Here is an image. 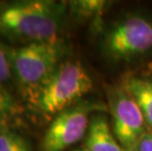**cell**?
Here are the masks:
<instances>
[{
	"label": "cell",
	"mask_w": 152,
	"mask_h": 151,
	"mask_svg": "<svg viewBox=\"0 0 152 151\" xmlns=\"http://www.w3.org/2000/svg\"><path fill=\"white\" fill-rule=\"evenodd\" d=\"M65 11V4L49 0L9 3L0 9V33L28 43L54 39Z\"/></svg>",
	"instance_id": "obj_1"
},
{
	"label": "cell",
	"mask_w": 152,
	"mask_h": 151,
	"mask_svg": "<svg viewBox=\"0 0 152 151\" xmlns=\"http://www.w3.org/2000/svg\"><path fill=\"white\" fill-rule=\"evenodd\" d=\"M92 86L91 78L80 62H61L49 78L35 90V106L42 114L55 117L80 103Z\"/></svg>",
	"instance_id": "obj_2"
},
{
	"label": "cell",
	"mask_w": 152,
	"mask_h": 151,
	"mask_svg": "<svg viewBox=\"0 0 152 151\" xmlns=\"http://www.w3.org/2000/svg\"><path fill=\"white\" fill-rule=\"evenodd\" d=\"M5 50L18 82L37 90L59 66L65 46L60 39L54 38Z\"/></svg>",
	"instance_id": "obj_3"
},
{
	"label": "cell",
	"mask_w": 152,
	"mask_h": 151,
	"mask_svg": "<svg viewBox=\"0 0 152 151\" xmlns=\"http://www.w3.org/2000/svg\"><path fill=\"white\" fill-rule=\"evenodd\" d=\"M112 60H130L152 47V23L140 16L129 17L110 30L103 41Z\"/></svg>",
	"instance_id": "obj_4"
},
{
	"label": "cell",
	"mask_w": 152,
	"mask_h": 151,
	"mask_svg": "<svg viewBox=\"0 0 152 151\" xmlns=\"http://www.w3.org/2000/svg\"><path fill=\"white\" fill-rule=\"evenodd\" d=\"M100 106L90 102L80 103L57 114L44 134L42 151H64L86 136L89 127V114Z\"/></svg>",
	"instance_id": "obj_5"
},
{
	"label": "cell",
	"mask_w": 152,
	"mask_h": 151,
	"mask_svg": "<svg viewBox=\"0 0 152 151\" xmlns=\"http://www.w3.org/2000/svg\"><path fill=\"white\" fill-rule=\"evenodd\" d=\"M109 107L113 119V133L126 151H132L148 130L140 109L123 88L111 89Z\"/></svg>",
	"instance_id": "obj_6"
},
{
	"label": "cell",
	"mask_w": 152,
	"mask_h": 151,
	"mask_svg": "<svg viewBox=\"0 0 152 151\" xmlns=\"http://www.w3.org/2000/svg\"><path fill=\"white\" fill-rule=\"evenodd\" d=\"M86 137L83 148L87 151H126L103 116H94L90 120Z\"/></svg>",
	"instance_id": "obj_7"
},
{
	"label": "cell",
	"mask_w": 152,
	"mask_h": 151,
	"mask_svg": "<svg viewBox=\"0 0 152 151\" xmlns=\"http://www.w3.org/2000/svg\"><path fill=\"white\" fill-rule=\"evenodd\" d=\"M122 88L137 104L148 131H152V81L138 77H129L124 81Z\"/></svg>",
	"instance_id": "obj_8"
},
{
	"label": "cell",
	"mask_w": 152,
	"mask_h": 151,
	"mask_svg": "<svg viewBox=\"0 0 152 151\" xmlns=\"http://www.w3.org/2000/svg\"><path fill=\"white\" fill-rule=\"evenodd\" d=\"M0 151H31L30 143L12 131H0Z\"/></svg>",
	"instance_id": "obj_9"
},
{
	"label": "cell",
	"mask_w": 152,
	"mask_h": 151,
	"mask_svg": "<svg viewBox=\"0 0 152 151\" xmlns=\"http://www.w3.org/2000/svg\"><path fill=\"white\" fill-rule=\"evenodd\" d=\"M13 109V99L11 95L0 85V125L11 114Z\"/></svg>",
	"instance_id": "obj_10"
},
{
	"label": "cell",
	"mask_w": 152,
	"mask_h": 151,
	"mask_svg": "<svg viewBox=\"0 0 152 151\" xmlns=\"http://www.w3.org/2000/svg\"><path fill=\"white\" fill-rule=\"evenodd\" d=\"M11 75L12 69L10 61H9L5 48L0 45V82L8 81Z\"/></svg>",
	"instance_id": "obj_11"
},
{
	"label": "cell",
	"mask_w": 152,
	"mask_h": 151,
	"mask_svg": "<svg viewBox=\"0 0 152 151\" xmlns=\"http://www.w3.org/2000/svg\"><path fill=\"white\" fill-rule=\"evenodd\" d=\"M132 151H152V131L145 133Z\"/></svg>",
	"instance_id": "obj_12"
},
{
	"label": "cell",
	"mask_w": 152,
	"mask_h": 151,
	"mask_svg": "<svg viewBox=\"0 0 152 151\" xmlns=\"http://www.w3.org/2000/svg\"><path fill=\"white\" fill-rule=\"evenodd\" d=\"M74 151H87V150H86L85 148H77V149H75Z\"/></svg>",
	"instance_id": "obj_13"
},
{
	"label": "cell",
	"mask_w": 152,
	"mask_h": 151,
	"mask_svg": "<svg viewBox=\"0 0 152 151\" xmlns=\"http://www.w3.org/2000/svg\"><path fill=\"white\" fill-rule=\"evenodd\" d=\"M0 9H1V7H0Z\"/></svg>",
	"instance_id": "obj_14"
}]
</instances>
